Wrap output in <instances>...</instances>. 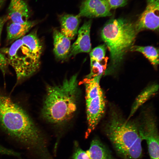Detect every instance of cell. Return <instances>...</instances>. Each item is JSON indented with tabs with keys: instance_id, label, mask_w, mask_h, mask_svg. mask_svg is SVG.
<instances>
[{
	"instance_id": "cell-1",
	"label": "cell",
	"mask_w": 159,
	"mask_h": 159,
	"mask_svg": "<svg viewBox=\"0 0 159 159\" xmlns=\"http://www.w3.org/2000/svg\"><path fill=\"white\" fill-rule=\"evenodd\" d=\"M0 126L11 139L39 159H49L47 141L21 107L0 90Z\"/></svg>"
},
{
	"instance_id": "cell-2",
	"label": "cell",
	"mask_w": 159,
	"mask_h": 159,
	"mask_svg": "<svg viewBox=\"0 0 159 159\" xmlns=\"http://www.w3.org/2000/svg\"><path fill=\"white\" fill-rule=\"evenodd\" d=\"M77 75L64 79L60 84L48 85L41 110L48 122L61 125L73 117L77 109L80 92Z\"/></svg>"
},
{
	"instance_id": "cell-3",
	"label": "cell",
	"mask_w": 159,
	"mask_h": 159,
	"mask_svg": "<svg viewBox=\"0 0 159 159\" xmlns=\"http://www.w3.org/2000/svg\"><path fill=\"white\" fill-rule=\"evenodd\" d=\"M108 114L104 131L116 152L124 159H140L143 140L136 120L125 118L114 105Z\"/></svg>"
},
{
	"instance_id": "cell-4",
	"label": "cell",
	"mask_w": 159,
	"mask_h": 159,
	"mask_svg": "<svg viewBox=\"0 0 159 159\" xmlns=\"http://www.w3.org/2000/svg\"><path fill=\"white\" fill-rule=\"evenodd\" d=\"M138 34L135 23L123 18L113 19L103 26L101 36L110 53V62L104 74H112L135 42Z\"/></svg>"
},
{
	"instance_id": "cell-5",
	"label": "cell",
	"mask_w": 159,
	"mask_h": 159,
	"mask_svg": "<svg viewBox=\"0 0 159 159\" xmlns=\"http://www.w3.org/2000/svg\"><path fill=\"white\" fill-rule=\"evenodd\" d=\"M0 51L15 70L16 85L32 76L39 68L42 52L24 36L14 42L10 47L1 48Z\"/></svg>"
},
{
	"instance_id": "cell-6",
	"label": "cell",
	"mask_w": 159,
	"mask_h": 159,
	"mask_svg": "<svg viewBox=\"0 0 159 159\" xmlns=\"http://www.w3.org/2000/svg\"><path fill=\"white\" fill-rule=\"evenodd\" d=\"M101 77H86L84 80L87 122L85 138H87L95 128L105 112L106 102L100 85Z\"/></svg>"
},
{
	"instance_id": "cell-7",
	"label": "cell",
	"mask_w": 159,
	"mask_h": 159,
	"mask_svg": "<svg viewBox=\"0 0 159 159\" xmlns=\"http://www.w3.org/2000/svg\"><path fill=\"white\" fill-rule=\"evenodd\" d=\"M137 121L142 138L147 143L150 159H159V135L154 113L151 110H144Z\"/></svg>"
},
{
	"instance_id": "cell-8",
	"label": "cell",
	"mask_w": 159,
	"mask_h": 159,
	"mask_svg": "<svg viewBox=\"0 0 159 159\" xmlns=\"http://www.w3.org/2000/svg\"><path fill=\"white\" fill-rule=\"evenodd\" d=\"M159 0H147L146 7L135 23L138 33L145 29L158 30Z\"/></svg>"
},
{
	"instance_id": "cell-9",
	"label": "cell",
	"mask_w": 159,
	"mask_h": 159,
	"mask_svg": "<svg viewBox=\"0 0 159 159\" xmlns=\"http://www.w3.org/2000/svg\"><path fill=\"white\" fill-rule=\"evenodd\" d=\"M78 15L94 18L111 16V9L105 0H84Z\"/></svg>"
},
{
	"instance_id": "cell-10",
	"label": "cell",
	"mask_w": 159,
	"mask_h": 159,
	"mask_svg": "<svg viewBox=\"0 0 159 159\" xmlns=\"http://www.w3.org/2000/svg\"><path fill=\"white\" fill-rule=\"evenodd\" d=\"M91 24V20L85 21L80 29L78 32L77 39L71 46L69 57L74 56L80 53H88L91 51L90 34Z\"/></svg>"
},
{
	"instance_id": "cell-11",
	"label": "cell",
	"mask_w": 159,
	"mask_h": 159,
	"mask_svg": "<svg viewBox=\"0 0 159 159\" xmlns=\"http://www.w3.org/2000/svg\"><path fill=\"white\" fill-rule=\"evenodd\" d=\"M7 15L11 22L23 23L28 21L30 12L27 4L24 0H11Z\"/></svg>"
},
{
	"instance_id": "cell-12",
	"label": "cell",
	"mask_w": 159,
	"mask_h": 159,
	"mask_svg": "<svg viewBox=\"0 0 159 159\" xmlns=\"http://www.w3.org/2000/svg\"><path fill=\"white\" fill-rule=\"evenodd\" d=\"M78 14H63L59 17L61 24V32L70 40L74 39L77 34L80 21Z\"/></svg>"
},
{
	"instance_id": "cell-13",
	"label": "cell",
	"mask_w": 159,
	"mask_h": 159,
	"mask_svg": "<svg viewBox=\"0 0 159 159\" xmlns=\"http://www.w3.org/2000/svg\"><path fill=\"white\" fill-rule=\"evenodd\" d=\"M37 22L36 21H28L23 23L11 22L7 27V43H11L24 37Z\"/></svg>"
},
{
	"instance_id": "cell-14",
	"label": "cell",
	"mask_w": 159,
	"mask_h": 159,
	"mask_svg": "<svg viewBox=\"0 0 159 159\" xmlns=\"http://www.w3.org/2000/svg\"><path fill=\"white\" fill-rule=\"evenodd\" d=\"M54 52L57 58L60 60L66 59L69 53L70 40L58 30H53Z\"/></svg>"
},
{
	"instance_id": "cell-15",
	"label": "cell",
	"mask_w": 159,
	"mask_h": 159,
	"mask_svg": "<svg viewBox=\"0 0 159 159\" xmlns=\"http://www.w3.org/2000/svg\"><path fill=\"white\" fill-rule=\"evenodd\" d=\"M158 87V84L156 83L151 84L140 92L133 102L127 119H130L141 106L157 94Z\"/></svg>"
},
{
	"instance_id": "cell-16",
	"label": "cell",
	"mask_w": 159,
	"mask_h": 159,
	"mask_svg": "<svg viewBox=\"0 0 159 159\" xmlns=\"http://www.w3.org/2000/svg\"><path fill=\"white\" fill-rule=\"evenodd\" d=\"M86 151L90 159H115L110 150L98 138L92 140Z\"/></svg>"
},
{
	"instance_id": "cell-17",
	"label": "cell",
	"mask_w": 159,
	"mask_h": 159,
	"mask_svg": "<svg viewBox=\"0 0 159 159\" xmlns=\"http://www.w3.org/2000/svg\"><path fill=\"white\" fill-rule=\"evenodd\" d=\"M130 50L142 54L151 64L156 67L159 64L158 49L152 46H133Z\"/></svg>"
},
{
	"instance_id": "cell-18",
	"label": "cell",
	"mask_w": 159,
	"mask_h": 159,
	"mask_svg": "<svg viewBox=\"0 0 159 159\" xmlns=\"http://www.w3.org/2000/svg\"><path fill=\"white\" fill-rule=\"evenodd\" d=\"M106 46L103 44L93 49L90 52V62H101L105 59Z\"/></svg>"
},
{
	"instance_id": "cell-19",
	"label": "cell",
	"mask_w": 159,
	"mask_h": 159,
	"mask_svg": "<svg viewBox=\"0 0 159 159\" xmlns=\"http://www.w3.org/2000/svg\"><path fill=\"white\" fill-rule=\"evenodd\" d=\"M70 159H90L87 151L83 150L77 142L74 143L73 153Z\"/></svg>"
},
{
	"instance_id": "cell-20",
	"label": "cell",
	"mask_w": 159,
	"mask_h": 159,
	"mask_svg": "<svg viewBox=\"0 0 159 159\" xmlns=\"http://www.w3.org/2000/svg\"><path fill=\"white\" fill-rule=\"evenodd\" d=\"M110 9H115L125 6L129 0H105Z\"/></svg>"
},
{
	"instance_id": "cell-21",
	"label": "cell",
	"mask_w": 159,
	"mask_h": 159,
	"mask_svg": "<svg viewBox=\"0 0 159 159\" xmlns=\"http://www.w3.org/2000/svg\"><path fill=\"white\" fill-rule=\"evenodd\" d=\"M9 65L6 58L0 52V69L4 76L9 72Z\"/></svg>"
},
{
	"instance_id": "cell-22",
	"label": "cell",
	"mask_w": 159,
	"mask_h": 159,
	"mask_svg": "<svg viewBox=\"0 0 159 159\" xmlns=\"http://www.w3.org/2000/svg\"><path fill=\"white\" fill-rule=\"evenodd\" d=\"M8 20H9V19L7 15L0 17V45L1 42V35L2 29L4 24Z\"/></svg>"
},
{
	"instance_id": "cell-23",
	"label": "cell",
	"mask_w": 159,
	"mask_h": 159,
	"mask_svg": "<svg viewBox=\"0 0 159 159\" xmlns=\"http://www.w3.org/2000/svg\"><path fill=\"white\" fill-rule=\"evenodd\" d=\"M6 0H0V9L4 4Z\"/></svg>"
}]
</instances>
